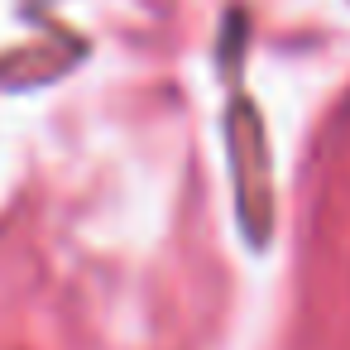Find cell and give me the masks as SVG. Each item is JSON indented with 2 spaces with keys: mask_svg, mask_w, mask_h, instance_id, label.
<instances>
[{
  "mask_svg": "<svg viewBox=\"0 0 350 350\" xmlns=\"http://www.w3.org/2000/svg\"><path fill=\"white\" fill-rule=\"evenodd\" d=\"M230 168H235V202H240V221L245 235L254 245L269 240L273 226V173H269V144H264V125L254 116L250 101L230 106Z\"/></svg>",
  "mask_w": 350,
  "mask_h": 350,
  "instance_id": "cell-1",
  "label": "cell"
}]
</instances>
